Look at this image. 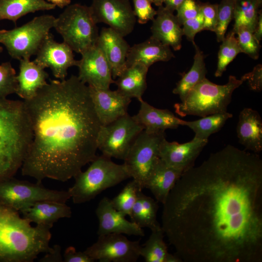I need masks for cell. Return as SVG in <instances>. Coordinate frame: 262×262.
<instances>
[{"label": "cell", "instance_id": "cell-1", "mask_svg": "<svg viewBox=\"0 0 262 262\" xmlns=\"http://www.w3.org/2000/svg\"><path fill=\"white\" fill-rule=\"evenodd\" d=\"M161 227L185 262H262V160L228 145L183 173Z\"/></svg>", "mask_w": 262, "mask_h": 262}, {"label": "cell", "instance_id": "cell-2", "mask_svg": "<svg viewBox=\"0 0 262 262\" xmlns=\"http://www.w3.org/2000/svg\"><path fill=\"white\" fill-rule=\"evenodd\" d=\"M23 101L32 139L20 168L23 176L38 182L47 178L65 182L96 157L101 124L89 87L78 76L50 80Z\"/></svg>", "mask_w": 262, "mask_h": 262}, {"label": "cell", "instance_id": "cell-3", "mask_svg": "<svg viewBox=\"0 0 262 262\" xmlns=\"http://www.w3.org/2000/svg\"><path fill=\"white\" fill-rule=\"evenodd\" d=\"M19 213L0 202V262H33L52 249L50 229L33 227Z\"/></svg>", "mask_w": 262, "mask_h": 262}, {"label": "cell", "instance_id": "cell-4", "mask_svg": "<svg viewBox=\"0 0 262 262\" xmlns=\"http://www.w3.org/2000/svg\"><path fill=\"white\" fill-rule=\"evenodd\" d=\"M32 139L24 101L0 98V181L21 168Z\"/></svg>", "mask_w": 262, "mask_h": 262}, {"label": "cell", "instance_id": "cell-5", "mask_svg": "<svg viewBox=\"0 0 262 262\" xmlns=\"http://www.w3.org/2000/svg\"><path fill=\"white\" fill-rule=\"evenodd\" d=\"M91 163L85 171L74 177L75 183L67 190L75 204L89 202L106 189L131 178L124 164H117L102 154Z\"/></svg>", "mask_w": 262, "mask_h": 262}, {"label": "cell", "instance_id": "cell-6", "mask_svg": "<svg viewBox=\"0 0 262 262\" xmlns=\"http://www.w3.org/2000/svg\"><path fill=\"white\" fill-rule=\"evenodd\" d=\"M243 82L230 75L226 84L218 85L205 78L193 88L183 101L174 104L175 112L182 117H204L227 112L233 91Z\"/></svg>", "mask_w": 262, "mask_h": 262}, {"label": "cell", "instance_id": "cell-7", "mask_svg": "<svg viewBox=\"0 0 262 262\" xmlns=\"http://www.w3.org/2000/svg\"><path fill=\"white\" fill-rule=\"evenodd\" d=\"M54 28L73 51L81 54L96 45L98 28L89 6L69 4L56 17Z\"/></svg>", "mask_w": 262, "mask_h": 262}, {"label": "cell", "instance_id": "cell-8", "mask_svg": "<svg viewBox=\"0 0 262 262\" xmlns=\"http://www.w3.org/2000/svg\"><path fill=\"white\" fill-rule=\"evenodd\" d=\"M56 17L50 15L36 16L19 27L0 30V43L15 59H30L36 55L45 39L54 28Z\"/></svg>", "mask_w": 262, "mask_h": 262}, {"label": "cell", "instance_id": "cell-9", "mask_svg": "<svg viewBox=\"0 0 262 262\" xmlns=\"http://www.w3.org/2000/svg\"><path fill=\"white\" fill-rule=\"evenodd\" d=\"M70 198L68 191L48 189L42 182L32 183L14 177L0 181V202L19 212L39 201L66 203Z\"/></svg>", "mask_w": 262, "mask_h": 262}, {"label": "cell", "instance_id": "cell-10", "mask_svg": "<svg viewBox=\"0 0 262 262\" xmlns=\"http://www.w3.org/2000/svg\"><path fill=\"white\" fill-rule=\"evenodd\" d=\"M165 132L149 134L142 131L135 138L124 159L131 178L143 190L147 179L160 159L159 151Z\"/></svg>", "mask_w": 262, "mask_h": 262}, {"label": "cell", "instance_id": "cell-11", "mask_svg": "<svg viewBox=\"0 0 262 262\" xmlns=\"http://www.w3.org/2000/svg\"><path fill=\"white\" fill-rule=\"evenodd\" d=\"M143 127L128 114L114 121L101 125L97 138V147L102 155L124 160L133 141Z\"/></svg>", "mask_w": 262, "mask_h": 262}, {"label": "cell", "instance_id": "cell-12", "mask_svg": "<svg viewBox=\"0 0 262 262\" xmlns=\"http://www.w3.org/2000/svg\"><path fill=\"white\" fill-rule=\"evenodd\" d=\"M140 241H131L122 234L99 235L84 251L95 261L135 262L140 257Z\"/></svg>", "mask_w": 262, "mask_h": 262}, {"label": "cell", "instance_id": "cell-13", "mask_svg": "<svg viewBox=\"0 0 262 262\" xmlns=\"http://www.w3.org/2000/svg\"><path fill=\"white\" fill-rule=\"evenodd\" d=\"M89 7L97 24L105 23L124 37L133 30L137 19L129 0H92Z\"/></svg>", "mask_w": 262, "mask_h": 262}, {"label": "cell", "instance_id": "cell-14", "mask_svg": "<svg viewBox=\"0 0 262 262\" xmlns=\"http://www.w3.org/2000/svg\"><path fill=\"white\" fill-rule=\"evenodd\" d=\"M36 55L33 61L44 69L50 68L54 77L60 80L66 79L69 67L77 66L78 64L71 48L64 42H56L50 33Z\"/></svg>", "mask_w": 262, "mask_h": 262}, {"label": "cell", "instance_id": "cell-15", "mask_svg": "<svg viewBox=\"0 0 262 262\" xmlns=\"http://www.w3.org/2000/svg\"><path fill=\"white\" fill-rule=\"evenodd\" d=\"M78 60V77L87 85L102 89L110 88L115 83L110 65L102 50L97 45L81 54Z\"/></svg>", "mask_w": 262, "mask_h": 262}, {"label": "cell", "instance_id": "cell-16", "mask_svg": "<svg viewBox=\"0 0 262 262\" xmlns=\"http://www.w3.org/2000/svg\"><path fill=\"white\" fill-rule=\"evenodd\" d=\"M208 141L194 137L188 142L180 144L169 142L165 138L160 146V158L183 173L194 166L196 158Z\"/></svg>", "mask_w": 262, "mask_h": 262}, {"label": "cell", "instance_id": "cell-17", "mask_svg": "<svg viewBox=\"0 0 262 262\" xmlns=\"http://www.w3.org/2000/svg\"><path fill=\"white\" fill-rule=\"evenodd\" d=\"M88 87L95 112L101 125L108 124L128 114L131 98L117 90Z\"/></svg>", "mask_w": 262, "mask_h": 262}, {"label": "cell", "instance_id": "cell-18", "mask_svg": "<svg viewBox=\"0 0 262 262\" xmlns=\"http://www.w3.org/2000/svg\"><path fill=\"white\" fill-rule=\"evenodd\" d=\"M98 220L97 231L98 235L109 233L125 234L143 237L145 232L132 221H129L125 216L112 206L111 200L103 197L99 202L96 210Z\"/></svg>", "mask_w": 262, "mask_h": 262}, {"label": "cell", "instance_id": "cell-19", "mask_svg": "<svg viewBox=\"0 0 262 262\" xmlns=\"http://www.w3.org/2000/svg\"><path fill=\"white\" fill-rule=\"evenodd\" d=\"M96 45L103 52L115 80L127 67L126 58L130 47L124 37L110 27L103 28Z\"/></svg>", "mask_w": 262, "mask_h": 262}, {"label": "cell", "instance_id": "cell-20", "mask_svg": "<svg viewBox=\"0 0 262 262\" xmlns=\"http://www.w3.org/2000/svg\"><path fill=\"white\" fill-rule=\"evenodd\" d=\"M137 114L133 118L149 134L164 132L167 129H174L182 126L183 120L176 116L168 109L154 107L141 100Z\"/></svg>", "mask_w": 262, "mask_h": 262}, {"label": "cell", "instance_id": "cell-21", "mask_svg": "<svg viewBox=\"0 0 262 262\" xmlns=\"http://www.w3.org/2000/svg\"><path fill=\"white\" fill-rule=\"evenodd\" d=\"M19 68L16 94L23 100H30L48 83L49 75L44 68L30 59L20 60Z\"/></svg>", "mask_w": 262, "mask_h": 262}, {"label": "cell", "instance_id": "cell-22", "mask_svg": "<svg viewBox=\"0 0 262 262\" xmlns=\"http://www.w3.org/2000/svg\"><path fill=\"white\" fill-rule=\"evenodd\" d=\"M174 57L170 47L150 36L145 41L130 47L126 58V66L141 64L149 68L154 63L166 62Z\"/></svg>", "mask_w": 262, "mask_h": 262}, {"label": "cell", "instance_id": "cell-23", "mask_svg": "<svg viewBox=\"0 0 262 262\" xmlns=\"http://www.w3.org/2000/svg\"><path fill=\"white\" fill-rule=\"evenodd\" d=\"M239 143L251 152L262 150V119L258 112L245 108L240 112L236 127Z\"/></svg>", "mask_w": 262, "mask_h": 262}, {"label": "cell", "instance_id": "cell-24", "mask_svg": "<svg viewBox=\"0 0 262 262\" xmlns=\"http://www.w3.org/2000/svg\"><path fill=\"white\" fill-rule=\"evenodd\" d=\"M151 36L163 44L179 50L181 47L182 29L176 16L164 6L159 7L152 20Z\"/></svg>", "mask_w": 262, "mask_h": 262}, {"label": "cell", "instance_id": "cell-25", "mask_svg": "<svg viewBox=\"0 0 262 262\" xmlns=\"http://www.w3.org/2000/svg\"><path fill=\"white\" fill-rule=\"evenodd\" d=\"M19 213L30 223L50 229L60 219L70 218L72 215L71 208L65 202L49 200L36 202Z\"/></svg>", "mask_w": 262, "mask_h": 262}, {"label": "cell", "instance_id": "cell-26", "mask_svg": "<svg viewBox=\"0 0 262 262\" xmlns=\"http://www.w3.org/2000/svg\"><path fill=\"white\" fill-rule=\"evenodd\" d=\"M182 174L160 158L149 174L145 188L149 190L156 200L163 204Z\"/></svg>", "mask_w": 262, "mask_h": 262}, {"label": "cell", "instance_id": "cell-27", "mask_svg": "<svg viewBox=\"0 0 262 262\" xmlns=\"http://www.w3.org/2000/svg\"><path fill=\"white\" fill-rule=\"evenodd\" d=\"M149 68L137 63L127 66L115 80L118 91L130 98H136L139 101L147 89V75Z\"/></svg>", "mask_w": 262, "mask_h": 262}, {"label": "cell", "instance_id": "cell-28", "mask_svg": "<svg viewBox=\"0 0 262 262\" xmlns=\"http://www.w3.org/2000/svg\"><path fill=\"white\" fill-rule=\"evenodd\" d=\"M55 7L45 0H0V20L7 19L16 23L28 14L53 10Z\"/></svg>", "mask_w": 262, "mask_h": 262}, {"label": "cell", "instance_id": "cell-29", "mask_svg": "<svg viewBox=\"0 0 262 262\" xmlns=\"http://www.w3.org/2000/svg\"><path fill=\"white\" fill-rule=\"evenodd\" d=\"M158 203L157 200L146 196L140 190L129 215L131 221L141 228H148L150 230L161 227L157 220Z\"/></svg>", "mask_w": 262, "mask_h": 262}, {"label": "cell", "instance_id": "cell-30", "mask_svg": "<svg viewBox=\"0 0 262 262\" xmlns=\"http://www.w3.org/2000/svg\"><path fill=\"white\" fill-rule=\"evenodd\" d=\"M193 45L195 48L193 64L173 90L174 94L179 95L181 101L185 98L193 87L206 78L207 74L203 54L195 43Z\"/></svg>", "mask_w": 262, "mask_h": 262}, {"label": "cell", "instance_id": "cell-31", "mask_svg": "<svg viewBox=\"0 0 262 262\" xmlns=\"http://www.w3.org/2000/svg\"><path fill=\"white\" fill-rule=\"evenodd\" d=\"M233 115L228 112L216 113L191 121L183 120L182 126L191 129L195 133V137L208 140L212 134L218 132Z\"/></svg>", "mask_w": 262, "mask_h": 262}, {"label": "cell", "instance_id": "cell-32", "mask_svg": "<svg viewBox=\"0 0 262 262\" xmlns=\"http://www.w3.org/2000/svg\"><path fill=\"white\" fill-rule=\"evenodd\" d=\"M260 6L257 0H235L233 16L235 22L232 31L235 33L240 27H245L254 32Z\"/></svg>", "mask_w": 262, "mask_h": 262}, {"label": "cell", "instance_id": "cell-33", "mask_svg": "<svg viewBox=\"0 0 262 262\" xmlns=\"http://www.w3.org/2000/svg\"><path fill=\"white\" fill-rule=\"evenodd\" d=\"M151 231L147 241L141 246L140 255L146 262H165L169 252L164 239V232L161 226Z\"/></svg>", "mask_w": 262, "mask_h": 262}, {"label": "cell", "instance_id": "cell-34", "mask_svg": "<svg viewBox=\"0 0 262 262\" xmlns=\"http://www.w3.org/2000/svg\"><path fill=\"white\" fill-rule=\"evenodd\" d=\"M240 52L241 50L235 36V33L231 31L222 41L218 55L217 68L214 75L221 77L226 70L227 66Z\"/></svg>", "mask_w": 262, "mask_h": 262}, {"label": "cell", "instance_id": "cell-35", "mask_svg": "<svg viewBox=\"0 0 262 262\" xmlns=\"http://www.w3.org/2000/svg\"><path fill=\"white\" fill-rule=\"evenodd\" d=\"M140 190H142L132 180L116 196L111 200L112 206L125 216H129Z\"/></svg>", "mask_w": 262, "mask_h": 262}, {"label": "cell", "instance_id": "cell-36", "mask_svg": "<svg viewBox=\"0 0 262 262\" xmlns=\"http://www.w3.org/2000/svg\"><path fill=\"white\" fill-rule=\"evenodd\" d=\"M235 0H222L218 4L217 23L215 33L217 40L222 42L230 21L233 19Z\"/></svg>", "mask_w": 262, "mask_h": 262}, {"label": "cell", "instance_id": "cell-37", "mask_svg": "<svg viewBox=\"0 0 262 262\" xmlns=\"http://www.w3.org/2000/svg\"><path fill=\"white\" fill-rule=\"evenodd\" d=\"M239 46L242 52L256 60L259 56L260 42L255 37L253 32L245 27H240L235 31Z\"/></svg>", "mask_w": 262, "mask_h": 262}, {"label": "cell", "instance_id": "cell-38", "mask_svg": "<svg viewBox=\"0 0 262 262\" xmlns=\"http://www.w3.org/2000/svg\"><path fill=\"white\" fill-rule=\"evenodd\" d=\"M17 86L15 69L9 62L0 65V98H6L16 93Z\"/></svg>", "mask_w": 262, "mask_h": 262}, {"label": "cell", "instance_id": "cell-39", "mask_svg": "<svg viewBox=\"0 0 262 262\" xmlns=\"http://www.w3.org/2000/svg\"><path fill=\"white\" fill-rule=\"evenodd\" d=\"M132 3L133 11L139 23L144 24L154 19L157 11L152 7L149 0H132Z\"/></svg>", "mask_w": 262, "mask_h": 262}, {"label": "cell", "instance_id": "cell-40", "mask_svg": "<svg viewBox=\"0 0 262 262\" xmlns=\"http://www.w3.org/2000/svg\"><path fill=\"white\" fill-rule=\"evenodd\" d=\"M176 11V17L181 26L186 21L195 17L199 14L200 4L196 0H185Z\"/></svg>", "mask_w": 262, "mask_h": 262}, {"label": "cell", "instance_id": "cell-41", "mask_svg": "<svg viewBox=\"0 0 262 262\" xmlns=\"http://www.w3.org/2000/svg\"><path fill=\"white\" fill-rule=\"evenodd\" d=\"M217 9L216 4H200V11L203 17V30L215 32L217 23Z\"/></svg>", "mask_w": 262, "mask_h": 262}, {"label": "cell", "instance_id": "cell-42", "mask_svg": "<svg viewBox=\"0 0 262 262\" xmlns=\"http://www.w3.org/2000/svg\"><path fill=\"white\" fill-rule=\"evenodd\" d=\"M182 26L183 35L194 44L196 34L203 30V17L201 11L196 16L186 21Z\"/></svg>", "mask_w": 262, "mask_h": 262}, {"label": "cell", "instance_id": "cell-43", "mask_svg": "<svg viewBox=\"0 0 262 262\" xmlns=\"http://www.w3.org/2000/svg\"><path fill=\"white\" fill-rule=\"evenodd\" d=\"M243 82L247 81L251 90L260 92L262 89V66L259 64L253 70L245 74L241 79Z\"/></svg>", "mask_w": 262, "mask_h": 262}, {"label": "cell", "instance_id": "cell-44", "mask_svg": "<svg viewBox=\"0 0 262 262\" xmlns=\"http://www.w3.org/2000/svg\"><path fill=\"white\" fill-rule=\"evenodd\" d=\"M95 261L84 251H77L73 246L68 247L63 255L65 262H94Z\"/></svg>", "mask_w": 262, "mask_h": 262}, {"label": "cell", "instance_id": "cell-45", "mask_svg": "<svg viewBox=\"0 0 262 262\" xmlns=\"http://www.w3.org/2000/svg\"><path fill=\"white\" fill-rule=\"evenodd\" d=\"M40 262H62L63 258L61 255V246L56 245L52 247V250L40 259Z\"/></svg>", "mask_w": 262, "mask_h": 262}, {"label": "cell", "instance_id": "cell-46", "mask_svg": "<svg viewBox=\"0 0 262 262\" xmlns=\"http://www.w3.org/2000/svg\"><path fill=\"white\" fill-rule=\"evenodd\" d=\"M185 0H164V7L169 11L174 12L176 11Z\"/></svg>", "mask_w": 262, "mask_h": 262}, {"label": "cell", "instance_id": "cell-47", "mask_svg": "<svg viewBox=\"0 0 262 262\" xmlns=\"http://www.w3.org/2000/svg\"><path fill=\"white\" fill-rule=\"evenodd\" d=\"M256 39L260 42L262 39V14L260 12L257 25L253 32Z\"/></svg>", "mask_w": 262, "mask_h": 262}, {"label": "cell", "instance_id": "cell-48", "mask_svg": "<svg viewBox=\"0 0 262 262\" xmlns=\"http://www.w3.org/2000/svg\"><path fill=\"white\" fill-rule=\"evenodd\" d=\"M49 3H51L56 6L60 8H64L71 3V0H47Z\"/></svg>", "mask_w": 262, "mask_h": 262}, {"label": "cell", "instance_id": "cell-49", "mask_svg": "<svg viewBox=\"0 0 262 262\" xmlns=\"http://www.w3.org/2000/svg\"><path fill=\"white\" fill-rule=\"evenodd\" d=\"M165 262H183L181 259L176 254H172L168 253Z\"/></svg>", "mask_w": 262, "mask_h": 262}, {"label": "cell", "instance_id": "cell-50", "mask_svg": "<svg viewBox=\"0 0 262 262\" xmlns=\"http://www.w3.org/2000/svg\"><path fill=\"white\" fill-rule=\"evenodd\" d=\"M149 1L158 7L163 5L164 0H149Z\"/></svg>", "mask_w": 262, "mask_h": 262}, {"label": "cell", "instance_id": "cell-51", "mask_svg": "<svg viewBox=\"0 0 262 262\" xmlns=\"http://www.w3.org/2000/svg\"><path fill=\"white\" fill-rule=\"evenodd\" d=\"M259 3V4L261 6L262 3V0H257Z\"/></svg>", "mask_w": 262, "mask_h": 262}, {"label": "cell", "instance_id": "cell-52", "mask_svg": "<svg viewBox=\"0 0 262 262\" xmlns=\"http://www.w3.org/2000/svg\"><path fill=\"white\" fill-rule=\"evenodd\" d=\"M2 51H3V48L0 46V53H1Z\"/></svg>", "mask_w": 262, "mask_h": 262}]
</instances>
